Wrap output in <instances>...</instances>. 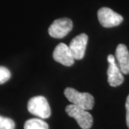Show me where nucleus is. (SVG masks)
I'll use <instances>...</instances> for the list:
<instances>
[{
    "instance_id": "f257e3e1",
    "label": "nucleus",
    "mask_w": 129,
    "mask_h": 129,
    "mask_svg": "<svg viewBox=\"0 0 129 129\" xmlns=\"http://www.w3.org/2000/svg\"><path fill=\"white\" fill-rule=\"evenodd\" d=\"M64 94L70 102L85 110H91L94 106V98L88 92H80L74 88H67Z\"/></svg>"
},
{
    "instance_id": "f03ea898",
    "label": "nucleus",
    "mask_w": 129,
    "mask_h": 129,
    "mask_svg": "<svg viewBox=\"0 0 129 129\" xmlns=\"http://www.w3.org/2000/svg\"><path fill=\"white\" fill-rule=\"evenodd\" d=\"M65 112L70 117L75 119L82 129H90L92 127L93 123L92 116L87 110L72 104L65 108Z\"/></svg>"
},
{
    "instance_id": "7ed1b4c3",
    "label": "nucleus",
    "mask_w": 129,
    "mask_h": 129,
    "mask_svg": "<svg viewBox=\"0 0 129 129\" xmlns=\"http://www.w3.org/2000/svg\"><path fill=\"white\" fill-rule=\"evenodd\" d=\"M28 111L32 115L42 119L48 118L51 115L50 105L45 97L35 96L32 98L27 103Z\"/></svg>"
},
{
    "instance_id": "20e7f679",
    "label": "nucleus",
    "mask_w": 129,
    "mask_h": 129,
    "mask_svg": "<svg viewBox=\"0 0 129 129\" xmlns=\"http://www.w3.org/2000/svg\"><path fill=\"white\" fill-rule=\"evenodd\" d=\"M98 17L103 27L106 28L118 26L122 23L123 17L108 7H103L98 12Z\"/></svg>"
},
{
    "instance_id": "39448f33",
    "label": "nucleus",
    "mask_w": 129,
    "mask_h": 129,
    "mask_svg": "<svg viewBox=\"0 0 129 129\" xmlns=\"http://www.w3.org/2000/svg\"><path fill=\"white\" fill-rule=\"evenodd\" d=\"M73 27L71 19L68 18H61L55 20L48 29L49 35L52 37L60 39L66 36Z\"/></svg>"
},
{
    "instance_id": "423d86ee",
    "label": "nucleus",
    "mask_w": 129,
    "mask_h": 129,
    "mask_svg": "<svg viewBox=\"0 0 129 129\" xmlns=\"http://www.w3.org/2000/svg\"><path fill=\"white\" fill-rule=\"evenodd\" d=\"M107 60L109 63V66L107 71L108 82L112 87L119 86L124 80L123 73L120 71L118 65L115 63V59L114 56L113 55H109L108 56Z\"/></svg>"
},
{
    "instance_id": "0eeeda50",
    "label": "nucleus",
    "mask_w": 129,
    "mask_h": 129,
    "mask_svg": "<svg viewBox=\"0 0 129 129\" xmlns=\"http://www.w3.org/2000/svg\"><path fill=\"white\" fill-rule=\"evenodd\" d=\"M88 40V35L84 33L74 37L71 40L69 48L75 60H82L84 57Z\"/></svg>"
},
{
    "instance_id": "6e6552de",
    "label": "nucleus",
    "mask_w": 129,
    "mask_h": 129,
    "mask_svg": "<svg viewBox=\"0 0 129 129\" xmlns=\"http://www.w3.org/2000/svg\"><path fill=\"white\" fill-rule=\"evenodd\" d=\"M52 57L56 62L64 66H71L75 62V58L70 50L69 46L64 43H60L55 48Z\"/></svg>"
},
{
    "instance_id": "1a4fd4ad",
    "label": "nucleus",
    "mask_w": 129,
    "mask_h": 129,
    "mask_svg": "<svg viewBox=\"0 0 129 129\" xmlns=\"http://www.w3.org/2000/svg\"><path fill=\"white\" fill-rule=\"evenodd\" d=\"M115 57L118 61V67L122 73L129 74V52L127 47L120 44L116 47Z\"/></svg>"
},
{
    "instance_id": "9d476101",
    "label": "nucleus",
    "mask_w": 129,
    "mask_h": 129,
    "mask_svg": "<svg viewBox=\"0 0 129 129\" xmlns=\"http://www.w3.org/2000/svg\"><path fill=\"white\" fill-rule=\"evenodd\" d=\"M24 129H49L48 124L40 118H32L27 120L24 125Z\"/></svg>"
},
{
    "instance_id": "9b49d317",
    "label": "nucleus",
    "mask_w": 129,
    "mask_h": 129,
    "mask_svg": "<svg viewBox=\"0 0 129 129\" xmlns=\"http://www.w3.org/2000/svg\"><path fill=\"white\" fill-rule=\"evenodd\" d=\"M15 123L9 118L0 115V129H14Z\"/></svg>"
},
{
    "instance_id": "f8f14e48",
    "label": "nucleus",
    "mask_w": 129,
    "mask_h": 129,
    "mask_svg": "<svg viewBox=\"0 0 129 129\" xmlns=\"http://www.w3.org/2000/svg\"><path fill=\"white\" fill-rule=\"evenodd\" d=\"M11 78V73L8 68L4 66H0V85L8 81Z\"/></svg>"
},
{
    "instance_id": "ddd939ff",
    "label": "nucleus",
    "mask_w": 129,
    "mask_h": 129,
    "mask_svg": "<svg viewBox=\"0 0 129 129\" xmlns=\"http://www.w3.org/2000/svg\"><path fill=\"white\" fill-rule=\"evenodd\" d=\"M125 109H126V124L129 128V95L127 97L125 102Z\"/></svg>"
}]
</instances>
